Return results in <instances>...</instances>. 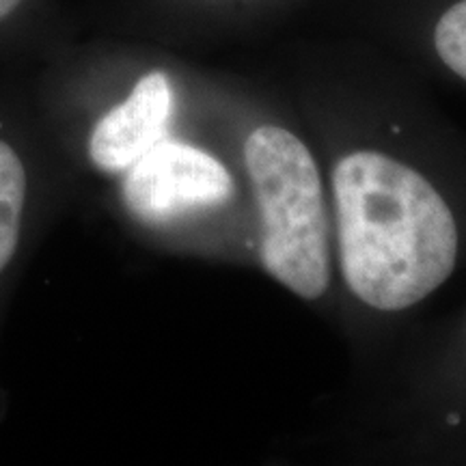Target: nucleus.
<instances>
[{"label":"nucleus","mask_w":466,"mask_h":466,"mask_svg":"<svg viewBox=\"0 0 466 466\" xmlns=\"http://www.w3.org/2000/svg\"><path fill=\"white\" fill-rule=\"evenodd\" d=\"M348 289L376 311H404L451 277L458 227L441 192L393 156L359 149L333 171Z\"/></svg>","instance_id":"f257e3e1"},{"label":"nucleus","mask_w":466,"mask_h":466,"mask_svg":"<svg viewBox=\"0 0 466 466\" xmlns=\"http://www.w3.org/2000/svg\"><path fill=\"white\" fill-rule=\"evenodd\" d=\"M244 162L261 218L264 270L305 300L330 285V225L316 158L296 134L261 126L244 143Z\"/></svg>","instance_id":"f03ea898"},{"label":"nucleus","mask_w":466,"mask_h":466,"mask_svg":"<svg viewBox=\"0 0 466 466\" xmlns=\"http://www.w3.org/2000/svg\"><path fill=\"white\" fill-rule=\"evenodd\" d=\"M124 173V206L145 225H168L197 209L223 206L233 195L223 162L167 137Z\"/></svg>","instance_id":"7ed1b4c3"},{"label":"nucleus","mask_w":466,"mask_h":466,"mask_svg":"<svg viewBox=\"0 0 466 466\" xmlns=\"http://www.w3.org/2000/svg\"><path fill=\"white\" fill-rule=\"evenodd\" d=\"M173 86L165 72L141 76L126 100L108 108L86 138V156L102 173H124L167 137L173 115Z\"/></svg>","instance_id":"20e7f679"},{"label":"nucleus","mask_w":466,"mask_h":466,"mask_svg":"<svg viewBox=\"0 0 466 466\" xmlns=\"http://www.w3.org/2000/svg\"><path fill=\"white\" fill-rule=\"evenodd\" d=\"M39 175L35 151L0 126V285L15 270L35 225Z\"/></svg>","instance_id":"39448f33"},{"label":"nucleus","mask_w":466,"mask_h":466,"mask_svg":"<svg viewBox=\"0 0 466 466\" xmlns=\"http://www.w3.org/2000/svg\"><path fill=\"white\" fill-rule=\"evenodd\" d=\"M434 46L441 61L466 80V0L451 5L436 22Z\"/></svg>","instance_id":"423d86ee"},{"label":"nucleus","mask_w":466,"mask_h":466,"mask_svg":"<svg viewBox=\"0 0 466 466\" xmlns=\"http://www.w3.org/2000/svg\"><path fill=\"white\" fill-rule=\"evenodd\" d=\"M22 3H25V0H0V25H3L5 20H9V17L22 7Z\"/></svg>","instance_id":"0eeeda50"}]
</instances>
